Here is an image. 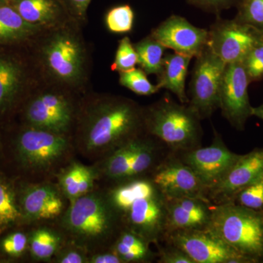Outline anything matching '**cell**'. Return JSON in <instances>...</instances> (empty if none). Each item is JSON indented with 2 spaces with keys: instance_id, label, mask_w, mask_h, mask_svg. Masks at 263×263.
<instances>
[{
  "instance_id": "obj_1",
  "label": "cell",
  "mask_w": 263,
  "mask_h": 263,
  "mask_svg": "<svg viewBox=\"0 0 263 263\" xmlns=\"http://www.w3.org/2000/svg\"><path fill=\"white\" fill-rule=\"evenodd\" d=\"M145 129V108L130 99L105 96L85 110L81 140L91 154L114 152L140 136Z\"/></svg>"
},
{
  "instance_id": "obj_2",
  "label": "cell",
  "mask_w": 263,
  "mask_h": 263,
  "mask_svg": "<svg viewBox=\"0 0 263 263\" xmlns=\"http://www.w3.org/2000/svg\"><path fill=\"white\" fill-rule=\"evenodd\" d=\"M77 23L72 19L37 35L41 72L52 84L66 89H79L87 79L88 52Z\"/></svg>"
},
{
  "instance_id": "obj_3",
  "label": "cell",
  "mask_w": 263,
  "mask_h": 263,
  "mask_svg": "<svg viewBox=\"0 0 263 263\" xmlns=\"http://www.w3.org/2000/svg\"><path fill=\"white\" fill-rule=\"evenodd\" d=\"M200 118L188 104L177 103L166 94L145 108V129L174 152L201 146Z\"/></svg>"
},
{
  "instance_id": "obj_4",
  "label": "cell",
  "mask_w": 263,
  "mask_h": 263,
  "mask_svg": "<svg viewBox=\"0 0 263 263\" xmlns=\"http://www.w3.org/2000/svg\"><path fill=\"white\" fill-rule=\"evenodd\" d=\"M208 228L252 262L262 257L263 217L257 211L233 201L218 204Z\"/></svg>"
},
{
  "instance_id": "obj_5",
  "label": "cell",
  "mask_w": 263,
  "mask_h": 263,
  "mask_svg": "<svg viewBox=\"0 0 263 263\" xmlns=\"http://www.w3.org/2000/svg\"><path fill=\"white\" fill-rule=\"evenodd\" d=\"M113 206L97 194L87 193L71 202L63 219V226L81 243L105 240L114 226Z\"/></svg>"
},
{
  "instance_id": "obj_6",
  "label": "cell",
  "mask_w": 263,
  "mask_h": 263,
  "mask_svg": "<svg viewBox=\"0 0 263 263\" xmlns=\"http://www.w3.org/2000/svg\"><path fill=\"white\" fill-rule=\"evenodd\" d=\"M195 60L188 105L202 120L212 117L219 108V95L227 64L208 46Z\"/></svg>"
},
{
  "instance_id": "obj_7",
  "label": "cell",
  "mask_w": 263,
  "mask_h": 263,
  "mask_svg": "<svg viewBox=\"0 0 263 263\" xmlns=\"http://www.w3.org/2000/svg\"><path fill=\"white\" fill-rule=\"evenodd\" d=\"M263 41V33L235 18L218 16L209 30L208 46L226 64L242 62Z\"/></svg>"
},
{
  "instance_id": "obj_8",
  "label": "cell",
  "mask_w": 263,
  "mask_h": 263,
  "mask_svg": "<svg viewBox=\"0 0 263 263\" xmlns=\"http://www.w3.org/2000/svg\"><path fill=\"white\" fill-rule=\"evenodd\" d=\"M64 88L54 85L33 96L27 104L25 118L29 127L65 135L72 125L74 108Z\"/></svg>"
},
{
  "instance_id": "obj_9",
  "label": "cell",
  "mask_w": 263,
  "mask_h": 263,
  "mask_svg": "<svg viewBox=\"0 0 263 263\" xmlns=\"http://www.w3.org/2000/svg\"><path fill=\"white\" fill-rule=\"evenodd\" d=\"M168 233L174 247L187 254L195 263L252 262L208 228Z\"/></svg>"
},
{
  "instance_id": "obj_10",
  "label": "cell",
  "mask_w": 263,
  "mask_h": 263,
  "mask_svg": "<svg viewBox=\"0 0 263 263\" xmlns=\"http://www.w3.org/2000/svg\"><path fill=\"white\" fill-rule=\"evenodd\" d=\"M250 81L242 62L227 64L219 95L221 115L235 129L243 131L252 106L249 102Z\"/></svg>"
},
{
  "instance_id": "obj_11",
  "label": "cell",
  "mask_w": 263,
  "mask_h": 263,
  "mask_svg": "<svg viewBox=\"0 0 263 263\" xmlns=\"http://www.w3.org/2000/svg\"><path fill=\"white\" fill-rule=\"evenodd\" d=\"M181 154V160L193 170L207 192L220 182L240 157L226 146L217 133L211 146L198 147Z\"/></svg>"
},
{
  "instance_id": "obj_12",
  "label": "cell",
  "mask_w": 263,
  "mask_h": 263,
  "mask_svg": "<svg viewBox=\"0 0 263 263\" xmlns=\"http://www.w3.org/2000/svg\"><path fill=\"white\" fill-rule=\"evenodd\" d=\"M21 160L33 168H45L58 160L67 148L65 135L29 127L17 142Z\"/></svg>"
},
{
  "instance_id": "obj_13",
  "label": "cell",
  "mask_w": 263,
  "mask_h": 263,
  "mask_svg": "<svg viewBox=\"0 0 263 263\" xmlns=\"http://www.w3.org/2000/svg\"><path fill=\"white\" fill-rule=\"evenodd\" d=\"M151 34L167 48L194 58L209 42V30L199 28L180 15H173L159 24Z\"/></svg>"
},
{
  "instance_id": "obj_14",
  "label": "cell",
  "mask_w": 263,
  "mask_h": 263,
  "mask_svg": "<svg viewBox=\"0 0 263 263\" xmlns=\"http://www.w3.org/2000/svg\"><path fill=\"white\" fill-rule=\"evenodd\" d=\"M152 181L165 198L190 197L210 202L207 189L193 170L179 159H171L161 164Z\"/></svg>"
},
{
  "instance_id": "obj_15",
  "label": "cell",
  "mask_w": 263,
  "mask_h": 263,
  "mask_svg": "<svg viewBox=\"0 0 263 263\" xmlns=\"http://www.w3.org/2000/svg\"><path fill=\"white\" fill-rule=\"evenodd\" d=\"M262 177L263 148H255L240 155L220 182L209 190L208 198L211 197L218 204L232 202L242 189Z\"/></svg>"
},
{
  "instance_id": "obj_16",
  "label": "cell",
  "mask_w": 263,
  "mask_h": 263,
  "mask_svg": "<svg viewBox=\"0 0 263 263\" xmlns=\"http://www.w3.org/2000/svg\"><path fill=\"white\" fill-rule=\"evenodd\" d=\"M124 213L132 232L146 240H157L166 232L165 201L159 190L137 199Z\"/></svg>"
},
{
  "instance_id": "obj_17",
  "label": "cell",
  "mask_w": 263,
  "mask_h": 263,
  "mask_svg": "<svg viewBox=\"0 0 263 263\" xmlns=\"http://www.w3.org/2000/svg\"><path fill=\"white\" fill-rule=\"evenodd\" d=\"M166 232L204 229L208 228L212 214L209 202L199 198H165Z\"/></svg>"
},
{
  "instance_id": "obj_18",
  "label": "cell",
  "mask_w": 263,
  "mask_h": 263,
  "mask_svg": "<svg viewBox=\"0 0 263 263\" xmlns=\"http://www.w3.org/2000/svg\"><path fill=\"white\" fill-rule=\"evenodd\" d=\"M9 3L26 22L44 30L73 19L62 0H10Z\"/></svg>"
},
{
  "instance_id": "obj_19",
  "label": "cell",
  "mask_w": 263,
  "mask_h": 263,
  "mask_svg": "<svg viewBox=\"0 0 263 263\" xmlns=\"http://www.w3.org/2000/svg\"><path fill=\"white\" fill-rule=\"evenodd\" d=\"M24 215L32 220L53 219L63 210V201L56 189L38 185L27 189L22 200Z\"/></svg>"
},
{
  "instance_id": "obj_20",
  "label": "cell",
  "mask_w": 263,
  "mask_h": 263,
  "mask_svg": "<svg viewBox=\"0 0 263 263\" xmlns=\"http://www.w3.org/2000/svg\"><path fill=\"white\" fill-rule=\"evenodd\" d=\"M27 80L23 62L7 54H0V113L6 111L22 93Z\"/></svg>"
},
{
  "instance_id": "obj_21",
  "label": "cell",
  "mask_w": 263,
  "mask_h": 263,
  "mask_svg": "<svg viewBox=\"0 0 263 263\" xmlns=\"http://www.w3.org/2000/svg\"><path fill=\"white\" fill-rule=\"evenodd\" d=\"M192 57L174 53L164 55L160 73L157 75V86L168 90L179 99L180 103L188 104L186 93V79Z\"/></svg>"
},
{
  "instance_id": "obj_22",
  "label": "cell",
  "mask_w": 263,
  "mask_h": 263,
  "mask_svg": "<svg viewBox=\"0 0 263 263\" xmlns=\"http://www.w3.org/2000/svg\"><path fill=\"white\" fill-rule=\"evenodd\" d=\"M43 31L26 22L10 3L0 5V46L34 40Z\"/></svg>"
},
{
  "instance_id": "obj_23",
  "label": "cell",
  "mask_w": 263,
  "mask_h": 263,
  "mask_svg": "<svg viewBox=\"0 0 263 263\" xmlns=\"http://www.w3.org/2000/svg\"><path fill=\"white\" fill-rule=\"evenodd\" d=\"M134 47L140 68L144 71L147 75H158L167 48L152 34L134 44Z\"/></svg>"
},
{
  "instance_id": "obj_24",
  "label": "cell",
  "mask_w": 263,
  "mask_h": 263,
  "mask_svg": "<svg viewBox=\"0 0 263 263\" xmlns=\"http://www.w3.org/2000/svg\"><path fill=\"white\" fill-rule=\"evenodd\" d=\"M158 190L153 181L136 180L119 186L112 193L111 205L117 211L125 212L137 199L149 196Z\"/></svg>"
},
{
  "instance_id": "obj_25",
  "label": "cell",
  "mask_w": 263,
  "mask_h": 263,
  "mask_svg": "<svg viewBox=\"0 0 263 263\" xmlns=\"http://www.w3.org/2000/svg\"><path fill=\"white\" fill-rule=\"evenodd\" d=\"M144 141L138 138L114 151L105 164V173L113 179L127 178L133 158Z\"/></svg>"
},
{
  "instance_id": "obj_26",
  "label": "cell",
  "mask_w": 263,
  "mask_h": 263,
  "mask_svg": "<svg viewBox=\"0 0 263 263\" xmlns=\"http://www.w3.org/2000/svg\"><path fill=\"white\" fill-rule=\"evenodd\" d=\"M114 252L123 262H140L149 257L146 240L132 231L122 233L116 243Z\"/></svg>"
},
{
  "instance_id": "obj_27",
  "label": "cell",
  "mask_w": 263,
  "mask_h": 263,
  "mask_svg": "<svg viewBox=\"0 0 263 263\" xmlns=\"http://www.w3.org/2000/svg\"><path fill=\"white\" fill-rule=\"evenodd\" d=\"M119 84L141 96H150L160 91L157 85H153L141 68H134L119 72Z\"/></svg>"
},
{
  "instance_id": "obj_28",
  "label": "cell",
  "mask_w": 263,
  "mask_h": 263,
  "mask_svg": "<svg viewBox=\"0 0 263 263\" xmlns=\"http://www.w3.org/2000/svg\"><path fill=\"white\" fill-rule=\"evenodd\" d=\"M60 243V238L53 232L39 229L34 231L31 237V252L35 258L49 259L57 252Z\"/></svg>"
},
{
  "instance_id": "obj_29",
  "label": "cell",
  "mask_w": 263,
  "mask_h": 263,
  "mask_svg": "<svg viewBox=\"0 0 263 263\" xmlns=\"http://www.w3.org/2000/svg\"><path fill=\"white\" fill-rule=\"evenodd\" d=\"M105 21L110 32L124 34L131 32L133 28L135 13L130 5H118L109 10Z\"/></svg>"
},
{
  "instance_id": "obj_30",
  "label": "cell",
  "mask_w": 263,
  "mask_h": 263,
  "mask_svg": "<svg viewBox=\"0 0 263 263\" xmlns=\"http://www.w3.org/2000/svg\"><path fill=\"white\" fill-rule=\"evenodd\" d=\"M236 8L235 20L263 33V0H240Z\"/></svg>"
},
{
  "instance_id": "obj_31",
  "label": "cell",
  "mask_w": 263,
  "mask_h": 263,
  "mask_svg": "<svg viewBox=\"0 0 263 263\" xmlns=\"http://www.w3.org/2000/svg\"><path fill=\"white\" fill-rule=\"evenodd\" d=\"M137 64L138 57L134 44L132 43L129 37L122 38L118 45L115 58L110 69L112 71L120 72L134 68Z\"/></svg>"
},
{
  "instance_id": "obj_32",
  "label": "cell",
  "mask_w": 263,
  "mask_h": 263,
  "mask_svg": "<svg viewBox=\"0 0 263 263\" xmlns=\"http://www.w3.org/2000/svg\"><path fill=\"white\" fill-rule=\"evenodd\" d=\"M86 166L75 163L64 171L60 179V186L71 201L79 197V189Z\"/></svg>"
},
{
  "instance_id": "obj_33",
  "label": "cell",
  "mask_w": 263,
  "mask_h": 263,
  "mask_svg": "<svg viewBox=\"0 0 263 263\" xmlns=\"http://www.w3.org/2000/svg\"><path fill=\"white\" fill-rule=\"evenodd\" d=\"M238 205L252 210L263 208V177L242 189L234 197ZM233 199V200H234Z\"/></svg>"
},
{
  "instance_id": "obj_34",
  "label": "cell",
  "mask_w": 263,
  "mask_h": 263,
  "mask_svg": "<svg viewBox=\"0 0 263 263\" xmlns=\"http://www.w3.org/2000/svg\"><path fill=\"white\" fill-rule=\"evenodd\" d=\"M20 216L10 188L0 181V226L11 224Z\"/></svg>"
},
{
  "instance_id": "obj_35",
  "label": "cell",
  "mask_w": 263,
  "mask_h": 263,
  "mask_svg": "<svg viewBox=\"0 0 263 263\" xmlns=\"http://www.w3.org/2000/svg\"><path fill=\"white\" fill-rule=\"evenodd\" d=\"M250 81L257 82L263 79V41L256 46L242 62Z\"/></svg>"
},
{
  "instance_id": "obj_36",
  "label": "cell",
  "mask_w": 263,
  "mask_h": 263,
  "mask_svg": "<svg viewBox=\"0 0 263 263\" xmlns=\"http://www.w3.org/2000/svg\"><path fill=\"white\" fill-rule=\"evenodd\" d=\"M153 148L151 143L144 141L133 158L127 178L141 174L152 167L155 158Z\"/></svg>"
},
{
  "instance_id": "obj_37",
  "label": "cell",
  "mask_w": 263,
  "mask_h": 263,
  "mask_svg": "<svg viewBox=\"0 0 263 263\" xmlns=\"http://www.w3.org/2000/svg\"><path fill=\"white\" fill-rule=\"evenodd\" d=\"M188 4L209 13L219 14L222 10L235 7L240 0H186Z\"/></svg>"
},
{
  "instance_id": "obj_38",
  "label": "cell",
  "mask_w": 263,
  "mask_h": 263,
  "mask_svg": "<svg viewBox=\"0 0 263 263\" xmlns=\"http://www.w3.org/2000/svg\"><path fill=\"white\" fill-rule=\"evenodd\" d=\"M27 245V236L22 233H15L8 235L3 240V249L8 255L17 257L23 253Z\"/></svg>"
},
{
  "instance_id": "obj_39",
  "label": "cell",
  "mask_w": 263,
  "mask_h": 263,
  "mask_svg": "<svg viewBox=\"0 0 263 263\" xmlns=\"http://www.w3.org/2000/svg\"><path fill=\"white\" fill-rule=\"evenodd\" d=\"M69 14L81 23L86 19V13L91 0H62Z\"/></svg>"
},
{
  "instance_id": "obj_40",
  "label": "cell",
  "mask_w": 263,
  "mask_h": 263,
  "mask_svg": "<svg viewBox=\"0 0 263 263\" xmlns=\"http://www.w3.org/2000/svg\"><path fill=\"white\" fill-rule=\"evenodd\" d=\"M160 262L162 263H195L193 259L179 249L163 251L161 254Z\"/></svg>"
},
{
  "instance_id": "obj_41",
  "label": "cell",
  "mask_w": 263,
  "mask_h": 263,
  "mask_svg": "<svg viewBox=\"0 0 263 263\" xmlns=\"http://www.w3.org/2000/svg\"><path fill=\"white\" fill-rule=\"evenodd\" d=\"M95 175L93 171L86 167L80 183L79 189V197L89 193L94 183Z\"/></svg>"
},
{
  "instance_id": "obj_42",
  "label": "cell",
  "mask_w": 263,
  "mask_h": 263,
  "mask_svg": "<svg viewBox=\"0 0 263 263\" xmlns=\"http://www.w3.org/2000/svg\"><path fill=\"white\" fill-rule=\"evenodd\" d=\"M58 262L61 263H83L86 262V257L80 252L69 250L60 255Z\"/></svg>"
},
{
  "instance_id": "obj_43",
  "label": "cell",
  "mask_w": 263,
  "mask_h": 263,
  "mask_svg": "<svg viewBox=\"0 0 263 263\" xmlns=\"http://www.w3.org/2000/svg\"><path fill=\"white\" fill-rule=\"evenodd\" d=\"M93 263H121L123 262L122 259L114 253H104L97 254L91 257L89 261Z\"/></svg>"
},
{
  "instance_id": "obj_44",
  "label": "cell",
  "mask_w": 263,
  "mask_h": 263,
  "mask_svg": "<svg viewBox=\"0 0 263 263\" xmlns=\"http://www.w3.org/2000/svg\"><path fill=\"white\" fill-rule=\"evenodd\" d=\"M252 116L259 118L263 121V102L259 106L252 107Z\"/></svg>"
},
{
  "instance_id": "obj_45",
  "label": "cell",
  "mask_w": 263,
  "mask_h": 263,
  "mask_svg": "<svg viewBox=\"0 0 263 263\" xmlns=\"http://www.w3.org/2000/svg\"><path fill=\"white\" fill-rule=\"evenodd\" d=\"M10 3V0H0V5L8 4Z\"/></svg>"
},
{
  "instance_id": "obj_46",
  "label": "cell",
  "mask_w": 263,
  "mask_h": 263,
  "mask_svg": "<svg viewBox=\"0 0 263 263\" xmlns=\"http://www.w3.org/2000/svg\"><path fill=\"white\" fill-rule=\"evenodd\" d=\"M262 217H263V215H262Z\"/></svg>"
}]
</instances>
